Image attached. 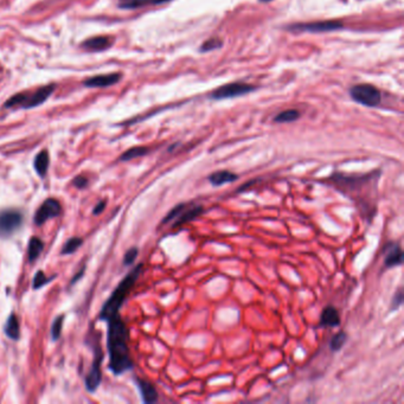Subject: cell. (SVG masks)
I'll list each match as a JSON object with an SVG mask.
<instances>
[{"label": "cell", "instance_id": "cell-29", "mask_svg": "<svg viewBox=\"0 0 404 404\" xmlns=\"http://www.w3.org/2000/svg\"><path fill=\"white\" fill-rule=\"evenodd\" d=\"M48 282H50V279H48L45 276L44 273L42 272V270H39V272H37V274L34 275L33 278V289H38L40 287H43L44 284H46Z\"/></svg>", "mask_w": 404, "mask_h": 404}, {"label": "cell", "instance_id": "cell-15", "mask_svg": "<svg viewBox=\"0 0 404 404\" xmlns=\"http://www.w3.org/2000/svg\"><path fill=\"white\" fill-rule=\"evenodd\" d=\"M135 383L138 385L139 391L141 394L142 402L150 404L154 403L158 401V392H156L155 386H154L152 383L148 382L146 379H141V378H135Z\"/></svg>", "mask_w": 404, "mask_h": 404}, {"label": "cell", "instance_id": "cell-16", "mask_svg": "<svg viewBox=\"0 0 404 404\" xmlns=\"http://www.w3.org/2000/svg\"><path fill=\"white\" fill-rule=\"evenodd\" d=\"M112 44H113V42L110 37L97 36V37H93V38L84 40V42L82 43V48L87 51L98 52V51L107 50V49L112 46Z\"/></svg>", "mask_w": 404, "mask_h": 404}, {"label": "cell", "instance_id": "cell-14", "mask_svg": "<svg viewBox=\"0 0 404 404\" xmlns=\"http://www.w3.org/2000/svg\"><path fill=\"white\" fill-rule=\"evenodd\" d=\"M203 212H204V208L200 205H194L192 208H187V206H186L185 210L177 217L176 220H174L172 226L173 228H179V226H183L187 224V223L193 222L194 219L198 218Z\"/></svg>", "mask_w": 404, "mask_h": 404}, {"label": "cell", "instance_id": "cell-11", "mask_svg": "<svg viewBox=\"0 0 404 404\" xmlns=\"http://www.w3.org/2000/svg\"><path fill=\"white\" fill-rule=\"evenodd\" d=\"M342 324L340 320V313L338 308L334 307L333 305H327L321 311L320 320H319L318 327H339Z\"/></svg>", "mask_w": 404, "mask_h": 404}, {"label": "cell", "instance_id": "cell-21", "mask_svg": "<svg viewBox=\"0 0 404 404\" xmlns=\"http://www.w3.org/2000/svg\"><path fill=\"white\" fill-rule=\"evenodd\" d=\"M347 342V334L344 331H339L333 336V338L330 342V348L333 352H338L344 346L345 342Z\"/></svg>", "mask_w": 404, "mask_h": 404}, {"label": "cell", "instance_id": "cell-30", "mask_svg": "<svg viewBox=\"0 0 404 404\" xmlns=\"http://www.w3.org/2000/svg\"><path fill=\"white\" fill-rule=\"evenodd\" d=\"M222 46V42L217 38H211L209 40H206L205 43H203V45L200 46V51L206 52V51H211L215 50V49H218Z\"/></svg>", "mask_w": 404, "mask_h": 404}, {"label": "cell", "instance_id": "cell-34", "mask_svg": "<svg viewBox=\"0 0 404 404\" xmlns=\"http://www.w3.org/2000/svg\"><path fill=\"white\" fill-rule=\"evenodd\" d=\"M84 269H86V267H83L82 269L80 270V273H78V274H76L74 276V278H72V280H71V284H74L75 282H76V281L78 280V279H81L83 276V274H84Z\"/></svg>", "mask_w": 404, "mask_h": 404}, {"label": "cell", "instance_id": "cell-4", "mask_svg": "<svg viewBox=\"0 0 404 404\" xmlns=\"http://www.w3.org/2000/svg\"><path fill=\"white\" fill-rule=\"evenodd\" d=\"M55 92V84H50V86L42 87V88L36 90L32 94L28 95L25 93L22 94H17L5 102V107L10 108V107L14 106H22L23 108H34V107L39 106V104L44 103L49 97L51 96L52 93Z\"/></svg>", "mask_w": 404, "mask_h": 404}, {"label": "cell", "instance_id": "cell-13", "mask_svg": "<svg viewBox=\"0 0 404 404\" xmlns=\"http://www.w3.org/2000/svg\"><path fill=\"white\" fill-rule=\"evenodd\" d=\"M121 80V74H106L97 75V76L90 77L83 82L84 87L88 88H107L113 86Z\"/></svg>", "mask_w": 404, "mask_h": 404}, {"label": "cell", "instance_id": "cell-10", "mask_svg": "<svg viewBox=\"0 0 404 404\" xmlns=\"http://www.w3.org/2000/svg\"><path fill=\"white\" fill-rule=\"evenodd\" d=\"M102 352L100 348H97V354L95 353L94 362H93L92 369L86 377V388L89 392H94L98 388L101 383V362H102Z\"/></svg>", "mask_w": 404, "mask_h": 404}, {"label": "cell", "instance_id": "cell-1", "mask_svg": "<svg viewBox=\"0 0 404 404\" xmlns=\"http://www.w3.org/2000/svg\"><path fill=\"white\" fill-rule=\"evenodd\" d=\"M379 177V170L369 173L334 172L328 177L327 183L352 200L359 214L371 222L377 211L376 197Z\"/></svg>", "mask_w": 404, "mask_h": 404}, {"label": "cell", "instance_id": "cell-2", "mask_svg": "<svg viewBox=\"0 0 404 404\" xmlns=\"http://www.w3.org/2000/svg\"><path fill=\"white\" fill-rule=\"evenodd\" d=\"M107 347L109 354V369L114 374H121L133 369V360L128 348V328L120 315L115 314L108 321Z\"/></svg>", "mask_w": 404, "mask_h": 404}, {"label": "cell", "instance_id": "cell-17", "mask_svg": "<svg viewBox=\"0 0 404 404\" xmlns=\"http://www.w3.org/2000/svg\"><path fill=\"white\" fill-rule=\"evenodd\" d=\"M238 179V176L236 173L231 172L229 170H220L216 171V172L211 173L210 176L208 177L209 183L212 186H220L224 184H230V183L236 182Z\"/></svg>", "mask_w": 404, "mask_h": 404}, {"label": "cell", "instance_id": "cell-28", "mask_svg": "<svg viewBox=\"0 0 404 404\" xmlns=\"http://www.w3.org/2000/svg\"><path fill=\"white\" fill-rule=\"evenodd\" d=\"M404 300V294H403V289L400 288L395 293L394 296L391 299V304H390V312H394V311H397L398 308L403 305Z\"/></svg>", "mask_w": 404, "mask_h": 404}, {"label": "cell", "instance_id": "cell-23", "mask_svg": "<svg viewBox=\"0 0 404 404\" xmlns=\"http://www.w3.org/2000/svg\"><path fill=\"white\" fill-rule=\"evenodd\" d=\"M148 153V148L147 147H133L129 148L128 151H126L122 155L120 156L121 161H128L132 160L134 158H139V156L145 155V154Z\"/></svg>", "mask_w": 404, "mask_h": 404}, {"label": "cell", "instance_id": "cell-6", "mask_svg": "<svg viewBox=\"0 0 404 404\" xmlns=\"http://www.w3.org/2000/svg\"><path fill=\"white\" fill-rule=\"evenodd\" d=\"M23 215L13 209L0 211V237H7L20 228Z\"/></svg>", "mask_w": 404, "mask_h": 404}, {"label": "cell", "instance_id": "cell-3", "mask_svg": "<svg viewBox=\"0 0 404 404\" xmlns=\"http://www.w3.org/2000/svg\"><path fill=\"white\" fill-rule=\"evenodd\" d=\"M142 268H144V264H138V266H136L135 268L118 284V287H116L114 292H113V294L110 295V298L102 306V310H101L100 312V316H98L101 320L108 321L112 316L118 314L119 310H120L122 304L126 300L130 289L133 288L136 280H138V278L140 276Z\"/></svg>", "mask_w": 404, "mask_h": 404}, {"label": "cell", "instance_id": "cell-25", "mask_svg": "<svg viewBox=\"0 0 404 404\" xmlns=\"http://www.w3.org/2000/svg\"><path fill=\"white\" fill-rule=\"evenodd\" d=\"M148 4H151V0H120L119 6L126 10H133V8L146 6Z\"/></svg>", "mask_w": 404, "mask_h": 404}, {"label": "cell", "instance_id": "cell-35", "mask_svg": "<svg viewBox=\"0 0 404 404\" xmlns=\"http://www.w3.org/2000/svg\"><path fill=\"white\" fill-rule=\"evenodd\" d=\"M168 1H171V0H151V4L160 5V4H164V2H168Z\"/></svg>", "mask_w": 404, "mask_h": 404}, {"label": "cell", "instance_id": "cell-26", "mask_svg": "<svg viewBox=\"0 0 404 404\" xmlns=\"http://www.w3.org/2000/svg\"><path fill=\"white\" fill-rule=\"evenodd\" d=\"M186 206H187V204H185V203H180V204L174 206L172 210H171V211L168 212V214L166 215V216H165V218L161 220V224H166V223L171 222V220L176 219L177 217H178L179 215L185 210Z\"/></svg>", "mask_w": 404, "mask_h": 404}, {"label": "cell", "instance_id": "cell-19", "mask_svg": "<svg viewBox=\"0 0 404 404\" xmlns=\"http://www.w3.org/2000/svg\"><path fill=\"white\" fill-rule=\"evenodd\" d=\"M33 166L36 172L39 174L40 177H44L46 172H48L49 167V154L46 151H42L36 155L33 161Z\"/></svg>", "mask_w": 404, "mask_h": 404}, {"label": "cell", "instance_id": "cell-20", "mask_svg": "<svg viewBox=\"0 0 404 404\" xmlns=\"http://www.w3.org/2000/svg\"><path fill=\"white\" fill-rule=\"evenodd\" d=\"M43 249H44V244H43L42 241L37 237H32L30 241H29V247H28V256L29 261L30 262H33L37 258L39 257V255L42 254Z\"/></svg>", "mask_w": 404, "mask_h": 404}, {"label": "cell", "instance_id": "cell-9", "mask_svg": "<svg viewBox=\"0 0 404 404\" xmlns=\"http://www.w3.org/2000/svg\"><path fill=\"white\" fill-rule=\"evenodd\" d=\"M342 28V24L339 22H316L306 23V24H294L289 26L290 31H300V32H326V31H334Z\"/></svg>", "mask_w": 404, "mask_h": 404}, {"label": "cell", "instance_id": "cell-7", "mask_svg": "<svg viewBox=\"0 0 404 404\" xmlns=\"http://www.w3.org/2000/svg\"><path fill=\"white\" fill-rule=\"evenodd\" d=\"M254 89V86H250V84L247 83H228L217 88L215 92H212L210 97L215 98V100H224V98L242 96V95H246L248 93L252 92Z\"/></svg>", "mask_w": 404, "mask_h": 404}, {"label": "cell", "instance_id": "cell-36", "mask_svg": "<svg viewBox=\"0 0 404 404\" xmlns=\"http://www.w3.org/2000/svg\"><path fill=\"white\" fill-rule=\"evenodd\" d=\"M261 1H264V2H267V1H270V0H261Z\"/></svg>", "mask_w": 404, "mask_h": 404}, {"label": "cell", "instance_id": "cell-27", "mask_svg": "<svg viewBox=\"0 0 404 404\" xmlns=\"http://www.w3.org/2000/svg\"><path fill=\"white\" fill-rule=\"evenodd\" d=\"M63 318L64 316L60 315L55 319L54 324H52L51 327V337L52 340H57L61 337V333H62V327H63Z\"/></svg>", "mask_w": 404, "mask_h": 404}, {"label": "cell", "instance_id": "cell-33", "mask_svg": "<svg viewBox=\"0 0 404 404\" xmlns=\"http://www.w3.org/2000/svg\"><path fill=\"white\" fill-rule=\"evenodd\" d=\"M104 208H106V203H104V202H100L96 206H95V209H94V210H93V214H94V215L101 214V212H102V211L104 210Z\"/></svg>", "mask_w": 404, "mask_h": 404}, {"label": "cell", "instance_id": "cell-22", "mask_svg": "<svg viewBox=\"0 0 404 404\" xmlns=\"http://www.w3.org/2000/svg\"><path fill=\"white\" fill-rule=\"evenodd\" d=\"M300 118V113L296 109H287L284 112H281L280 114L275 116V122H281V124H286V122H293Z\"/></svg>", "mask_w": 404, "mask_h": 404}, {"label": "cell", "instance_id": "cell-18", "mask_svg": "<svg viewBox=\"0 0 404 404\" xmlns=\"http://www.w3.org/2000/svg\"><path fill=\"white\" fill-rule=\"evenodd\" d=\"M4 331L10 339L17 340L19 338V322L14 313H11V314L8 315Z\"/></svg>", "mask_w": 404, "mask_h": 404}, {"label": "cell", "instance_id": "cell-8", "mask_svg": "<svg viewBox=\"0 0 404 404\" xmlns=\"http://www.w3.org/2000/svg\"><path fill=\"white\" fill-rule=\"evenodd\" d=\"M61 214V205L56 199L49 198L43 203L42 206L36 211L34 215V223L37 225L44 224L48 219L57 217Z\"/></svg>", "mask_w": 404, "mask_h": 404}, {"label": "cell", "instance_id": "cell-32", "mask_svg": "<svg viewBox=\"0 0 404 404\" xmlns=\"http://www.w3.org/2000/svg\"><path fill=\"white\" fill-rule=\"evenodd\" d=\"M72 184L78 188H84L87 186V184H88V180H87V178H84V177L80 176V177H76V178L72 180Z\"/></svg>", "mask_w": 404, "mask_h": 404}, {"label": "cell", "instance_id": "cell-31", "mask_svg": "<svg viewBox=\"0 0 404 404\" xmlns=\"http://www.w3.org/2000/svg\"><path fill=\"white\" fill-rule=\"evenodd\" d=\"M138 252H139V249L136 248V247H133V248H130L129 250L126 252V255H124V263L126 264V266H129V264H132L136 260V257H138Z\"/></svg>", "mask_w": 404, "mask_h": 404}, {"label": "cell", "instance_id": "cell-5", "mask_svg": "<svg viewBox=\"0 0 404 404\" xmlns=\"http://www.w3.org/2000/svg\"><path fill=\"white\" fill-rule=\"evenodd\" d=\"M351 97L356 102H358L366 107H376L380 103L382 95L376 87L371 84H357L353 86L350 90Z\"/></svg>", "mask_w": 404, "mask_h": 404}, {"label": "cell", "instance_id": "cell-12", "mask_svg": "<svg viewBox=\"0 0 404 404\" xmlns=\"http://www.w3.org/2000/svg\"><path fill=\"white\" fill-rule=\"evenodd\" d=\"M403 263V251L400 244L389 242L385 247L384 266L386 268L400 267Z\"/></svg>", "mask_w": 404, "mask_h": 404}, {"label": "cell", "instance_id": "cell-24", "mask_svg": "<svg viewBox=\"0 0 404 404\" xmlns=\"http://www.w3.org/2000/svg\"><path fill=\"white\" fill-rule=\"evenodd\" d=\"M81 244H82V238L80 237H72L70 240L66 241V243L63 246L62 248V254L63 255H66V254H72L75 250H77L78 248L81 247Z\"/></svg>", "mask_w": 404, "mask_h": 404}]
</instances>
